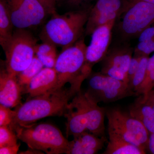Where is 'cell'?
<instances>
[{"mask_svg":"<svg viewBox=\"0 0 154 154\" xmlns=\"http://www.w3.org/2000/svg\"><path fill=\"white\" fill-rule=\"evenodd\" d=\"M74 96L69 88H64L31 97L16 107L9 127L15 131L17 128L33 124L45 117L64 116L69 101Z\"/></svg>","mask_w":154,"mask_h":154,"instance_id":"6da1fadb","label":"cell"},{"mask_svg":"<svg viewBox=\"0 0 154 154\" xmlns=\"http://www.w3.org/2000/svg\"><path fill=\"white\" fill-rule=\"evenodd\" d=\"M87 92L82 91L76 94L69 102L64 116L66 123V136L75 137L85 131L99 137H105V109Z\"/></svg>","mask_w":154,"mask_h":154,"instance_id":"7a4b0ae2","label":"cell"},{"mask_svg":"<svg viewBox=\"0 0 154 154\" xmlns=\"http://www.w3.org/2000/svg\"><path fill=\"white\" fill-rule=\"evenodd\" d=\"M93 5L62 15H52L42 28L40 34L41 40L61 47L62 50L74 44L85 35V27Z\"/></svg>","mask_w":154,"mask_h":154,"instance_id":"3957f363","label":"cell"},{"mask_svg":"<svg viewBox=\"0 0 154 154\" xmlns=\"http://www.w3.org/2000/svg\"><path fill=\"white\" fill-rule=\"evenodd\" d=\"M87 46L84 37L74 44L62 50L58 55L54 69L57 75V82L54 91L64 88L66 83L75 95L81 91V86L89 76L85 71Z\"/></svg>","mask_w":154,"mask_h":154,"instance_id":"277c9868","label":"cell"},{"mask_svg":"<svg viewBox=\"0 0 154 154\" xmlns=\"http://www.w3.org/2000/svg\"><path fill=\"white\" fill-rule=\"evenodd\" d=\"M18 139L30 148L47 154H66L69 141L60 130L48 123L33 124L17 128Z\"/></svg>","mask_w":154,"mask_h":154,"instance_id":"5b68a950","label":"cell"},{"mask_svg":"<svg viewBox=\"0 0 154 154\" xmlns=\"http://www.w3.org/2000/svg\"><path fill=\"white\" fill-rule=\"evenodd\" d=\"M118 19L116 32L119 43H128L131 40L138 38L144 30L154 25V5L141 1L128 2L126 10Z\"/></svg>","mask_w":154,"mask_h":154,"instance_id":"8992f818","label":"cell"},{"mask_svg":"<svg viewBox=\"0 0 154 154\" xmlns=\"http://www.w3.org/2000/svg\"><path fill=\"white\" fill-rule=\"evenodd\" d=\"M37 40L27 29L16 28L4 51L5 69L17 77L30 64L35 55Z\"/></svg>","mask_w":154,"mask_h":154,"instance_id":"52a82bcc","label":"cell"},{"mask_svg":"<svg viewBox=\"0 0 154 154\" xmlns=\"http://www.w3.org/2000/svg\"><path fill=\"white\" fill-rule=\"evenodd\" d=\"M108 134L118 137L146 150L149 133L140 121L119 109L107 110Z\"/></svg>","mask_w":154,"mask_h":154,"instance_id":"ba28073f","label":"cell"},{"mask_svg":"<svg viewBox=\"0 0 154 154\" xmlns=\"http://www.w3.org/2000/svg\"><path fill=\"white\" fill-rule=\"evenodd\" d=\"M87 94L97 103L115 102L135 95L129 85L100 72H91L88 77Z\"/></svg>","mask_w":154,"mask_h":154,"instance_id":"9c48e42d","label":"cell"},{"mask_svg":"<svg viewBox=\"0 0 154 154\" xmlns=\"http://www.w3.org/2000/svg\"><path fill=\"white\" fill-rule=\"evenodd\" d=\"M14 27L27 29L38 26L48 15L42 5L37 0H6Z\"/></svg>","mask_w":154,"mask_h":154,"instance_id":"30bf717a","label":"cell"},{"mask_svg":"<svg viewBox=\"0 0 154 154\" xmlns=\"http://www.w3.org/2000/svg\"><path fill=\"white\" fill-rule=\"evenodd\" d=\"M116 20L98 27L91 34V43L87 46L85 71L90 75L93 67L102 61L107 54L112 38V30Z\"/></svg>","mask_w":154,"mask_h":154,"instance_id":"8fae6325","label":"cell"},{"mask_svg":"<svg viewBox=\"0 0 154 154\" xmlns=\"http://www.w3.org/2000/svg\"><path fill=\"white\" fill-rule=\"evenodd\" d=\"M23 88L17 79L5 69H1L0 73V104L13 108L21 104Z\"/></svg>","mask_w":154,"mask_h":154,"instance_id":"7c38bea8","label":"cell"},{"mask_svg":"<svg viewBox=\"0 0 154 154\" xmlns=\"http://www.w3.org/2000/svg\"><path fill=\"white\" fill-rule=\"evenodd\" d=\"M57 75L54 68L44 67L26 86L23 92L30 98L43 95L55 90Z\"/></svg>","mask_w":154,"mask_h":154,"instance_id":"4fadbf2b","label":"cell"},{"mask_svg":"<svg viewBox=\"0 0 154 154\" xmlns=\"http://www.w3.org/2000/svg\"><path fill=\"white\" fill-rule=\"evenodd\" d=\"M105 137H99L89 131L73 137L69 141L66 154H94L98 152L104 146Z\"/></svg>","mask_w":154,"mask_h":154,"instance_id":"5bb4252c","label":"cell"},{"mask_svg":"<svg viewBox=\"0 0 154 154\" xmlns=\"http://www.w3.org/2000/svg\"><path fill=\"white\" fill-rule=\"evenodd\" d=\"M134 52V49L130 46L128 43H118L109 49L102 61V66L112 67L127 74Z\"/></svg>","mask_w":154,"mask_h":154,"instance_id":"9a60e30c","label":"cell"},{"mask_svg":"<svg viewBox=\"0 0 154 154\" xmlns=\"http://www.w3.org/2000/svg\"><path fill=\"white\" fill-rule=\"evenodd\" d=\"M129 113L140 122L149 133H154V110L139 98L130 107Z\"/></svg>","mask_w":154,"mask_h":154,"instance_id":"2e32d148","label":"cell"},{"mask_svg":"<svg viewBox=\"0 0 154 154\" xmlns=\"http://www.w3.org/2000/svg\"><path fill=\"white\" fill-rule=\"evenodd\" d=\"M11 12L6 0H0V44L4 49L13 36Z\"/></svg>","mask_w":154,"mask_h":154,"instance_id":"e0dca14e","label":"cell"},{"mask_svg":"<svg viewBox=\"0 0 154 154\" xmlns=\"http://www.w3.org/2000/svg\"><path fill=\"white\" fill-rule=\"evenodd\" d=\"M109 141L105 154H144L146 151L143 149L129 143L118 137L109 134Z\"/></svg>","mask_w":154,"mask_h":154,"instance_id":"ac0fdd59","label":"cell"},{"mask_svg":"<svg viewBox=\"0 0 154 154\" xmlns=\"http://www.w3.org/2000/svg\"><path fill=\"white\" fill-rule=\"evenodd\" d=\"M44 67L43 64L35 55L30 65L17 76V81L23 88V90L32 79Z\"/></svg>","mask_w":154,"mask_h":154,"instance_id":"d6986e66","label":"cell"},{"mask_svg":"<svg viewBox=\"0 0 154 154\" xmlns=\"http://www.w3.org/2000/svg\"><path fill=\"white\" fill-rule=\"evenodd\" d=\"M149 57V56L143 55L142 57L138 68L129 83L131 89L135 95L137 96L145 79Z\"/></svg>","mask_w":154,"mask_h":154,"instance_id":"ffe728a7","label":"cell"},{"mask_svg":"<svg viewBox=\"0 0 154 154\" xmlns=\"http://www.w3.org/2000/svg\"><path fill=\"white\" fill-rule=\"evenodd\" d=\"M154 88V54L149 57L145 79L137 96H145Z\"/></svg>","mask_w":154,"mask_h":154,"instance_id":"44dd1931","label":"cell"},{"mask_svg":"<svg viewBox=\"0 0 154 154\" xmlns=\"http://www.w3.org/2000/svg\"><path fill=\"white\" fill-rule=\"evenodd\" d=\"M18 139L16 132L9 126H0V147L17 144Z\"/></svg>","mask_w":154,"mask_h":154,"instance_id":"7402d4cb","label":"cell"},{"mask_svg":"<svg viewBox=\"0 0 154 154\" xmlns=\"http://www.w3.org/2000/svg\"><path fill=\"white\" fill-rule=\"evenodd\" d=\"M154 52V37L147 41L139 42L134 49V54L149 56Z\"/></svg>","mask_w":154,"mask_h":154,"instance_id":"603a6c76","label":"cell"},{"mask_svg":"<svg viewBox=\"0 0 154 154\" xmlns=\"http://www.w3.org/2000/svg\"><path fill=\"white\" fill-rule=\"evenodd\" d=\"M101 72L116 79L119 80L129 85L128 75L124 72L112 67L102 66Z\"/></svg>","mask_w":154,"mask_h":154,"instance_id":"cb8c5ba5","label":"cell"},{"mask_svg":"<svg viewBox=\"0 0 154 154\" xmlns=\"http://www.w3.org/2000/svg\"><path fill=\"white\" fill-rule=\"evenodd\" d=\"M93 0H57V4L63 3L72 11L85 8L93 5L91 3Z\"/></svg>","mask_w":154,"mask_h":154,"instance_id":"d4e9b609","label":"cell"},{"mask_svg":"<svg viewBox=\"0 0 154 154\" xmlns=\"http://www.w3.org/2000/svg\"><path fill=\"white\" fill-rule=\"evenodd\" d=\"M14 111L10 107L0 105V126H10L13 121Z\"/></svg>","mask_w":154,"mask_h":154,"instance_id":"484cf974","label":"cell"},{"mask_svg":"<svg viewBox=\"0 0 154 154\" xmlns=\"http://www.w3.org/2000/svg\"><path fill=\"white\" fill-rule=\"evenodd\" d=\"M35 54L36 53L50 55L57 57L56 46L48 42H43L41 44H36L35 47Z\"/></svg>","mask_w":154,"mask_h":154,"instance_id":"4316f807","label":"cell"},{"mask_svg":"<svg viewBox=\"0 0 154 154\" xmlns=\"http://www.w3.org/2000/svg\"><path fill=\"white\" fill-rule=\"evenodd\" d=\"M143 56L135 55L134 54L132 57L130 63L127 75L129 80V83L132 79L134 75L136 72L137 71L140 63L141 59Z\"/></svg>","mask_w":154,"mask_h":154,"instance_id":"83f0119b","label":"cell"},{"mask_svg":"<svg viewBox=\"0 0 154 154\" xmlns=\"http://www.w3.org/2000/svg\"><path fill=\"white\" fill-rule=\"evenodd\" d=\"M45 68H54L57 57L50 55L36 53L35 54Z\"/></svg>","mask_w":154,"mask_h":154,"instance_id":"f1b7e54d","label":"cell"},{"mask_svg":"<svg viewBox=\"0 0 154 154\" xmlns=\"http://www.w3.org/2000/svg\"><path fill=\"white\" fill-rule=\"evenodd\" d=\"M45 9L48 15L56 14L57 0H37Z\"/></svg>","mask_w":154,"mask_h":154,"instance_id":"f546056e","label":"cell"},{"mask_svg":"<svg viewBox=\"0 0 154 154\" xmlns=\"http://www.w3.org/2000/svg\"><path fill=\"white\" fill-rule=\"evenodd\" d=\"M154 37V25L144 30L138 37L139 42L147 41Z\"/></svg>","mask_w":154,"mask_h":154,"instance_id":"4dcf8cb0","label":"cell"},{"mask_svg":"<svg viewBox=\"0 0 154 154\" xmlns=\"http://www.w3.org/2000/svg\"><path fill=\"white\" fill-rule=\"evenodd\" d=\"M20 143H17L15 145L5 146L0 147L1 154H17L19 151Z\"/></svg>","mask_w":154,"mask_h":154,"instance_id":"1f68e13d","label":"cell"},{"mask_svg":"<svg viewBox=\"0 0 154 154\" xmlns=\"http://www.w3.org/2000/svg\"><path fill=\"white\" fill-rule=\"evenodd\" d=\"M139 98L143 102L149 105L154 110V89H153L145 96H140Z\"/></svg>","mask_w":154,"mask_h":154,"instance_id":"d6a6232c","label":"cell"},{"mask_svg":"<svg viewBox=\"0 0 154 154\" xmlns=\"http://www.w3.org/2000/svg\"><path fill=\"white\" fill-rule=\"evenodd\" d=\"M147 149L152 154H154V133L149 134Z\"/></svg>","mask_w":154,"mask_h":154,"instance_id":"836d02e7","label":"cell"},{"mask_svg":"<svg viewBox=\"0 0 154 154\" xmlns=\"http://www.w3.org/2000/svg\"><path fill=\"white\" fill-rule=\"evenodd\" d=\"M19 154H43V153L41 151L38 150L30 148L25 152H20Z\"/></svg>","mask_w":154,"mask_h":154,"instance_id":"e575fe53","label":"cell"},{"mask_svg":"<svg viewBox=\"0 0 154 154\" xmlns=\"http://www.w3.org/2000/svg\"><path fill=\"white\" fill-rule=\"evenodd\" d=\"M146 2L151 3L154 5V0H128L129 3H133L137 2Z\"/></svg>","mask_w":154,"mask_h":154,"instance_id":"d590c367","label":"cell"}]
</instances>
